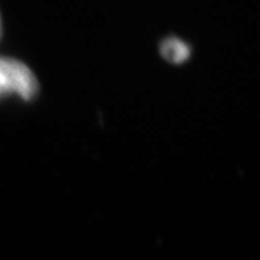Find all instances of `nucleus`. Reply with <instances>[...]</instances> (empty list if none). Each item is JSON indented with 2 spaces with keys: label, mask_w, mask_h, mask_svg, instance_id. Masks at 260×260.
Here are the masks:
<instances>
[{
  "label": "nucleus",
  "mask_w": 260,
  "mask_h": 260,
  "mask_svg": "<svg viewBox=\"0 0 260 260\" xmlns=\"http://www.w3.org/2000/svg\"><path fill=\"white\" fill-rule=\"evenodd\" d=\"M39 92V82L27 65L14 58L0 57V98L11 94L30 102Z\"/></svg>",
  "instance_id": "obj_1"
},
{
  "label": "nucleus",
  "mask_w": 260,
  "mask_h": 260,
  "mask_svg": "<svg viewBox=\"0 0 260 260\" xmlns=\"http://www.w3.org/2000/svg\"><path fill=\"white\" fill-rule=\"evenodd\" d=\"M0 34H2V21H0Z\"/></svg>",
  "instance_id": "obj_3"
},
{
  "label": "nucleus",
  "mask_w": 260,
  "mask_h": 260,
  "mask_svg": "<svg viewBox=\"0 0 260 260\" xmlns=\"http://www.w3.org/2000/svg\"><path fill=\"white\" fill-rule=\"evenodd\" d=\"M160 53L168 61L181 64L190 57V47L177 38H168L161 42Z\"/></svg>",
  "instance_id": "obj_2"
}]
</instances>
